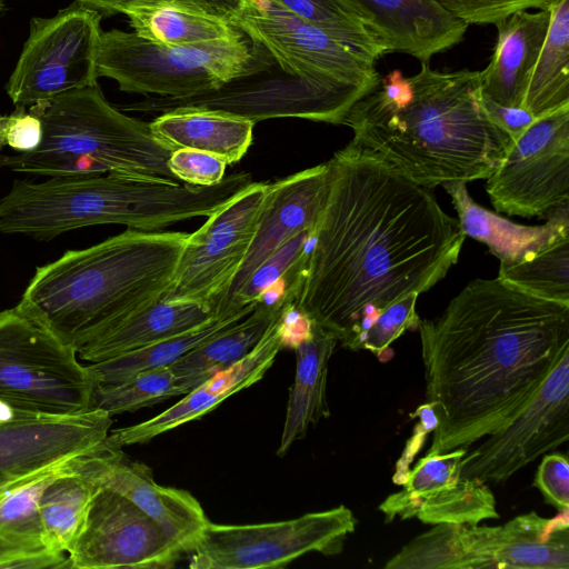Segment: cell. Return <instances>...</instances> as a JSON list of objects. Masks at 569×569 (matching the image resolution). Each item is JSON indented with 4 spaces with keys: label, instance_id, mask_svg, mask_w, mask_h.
Segmentation results:
<instances>
[{
    "label": "cell",
    "instance_id": "1",
    "mask_svg": "<svg viewBox=\"0 0 569 569\" xmlns=\"http://www.w3.org/2000/svg\"><path fill=\"white\" fill-rule=\"evenodd\" d=\"M330 187L295 308L343 348L390 305L428 291L466 236L430 189L350 141L328 160Z\"/></svg>",
    "mask_w": 569,
    "mask_h": 569
},
{
    "label": "cell",
    "instance_id": "2",
    "mask_svg": "<svg viewBox=\"0 0 569 569\" xmlns=\"http://www.w3.org/2000/svg\"><path fill=\"white\" fill-rule=\"evenodd\" d=\"M417 329L439 420L426 455L441 453L468 449L526 407L569 351V305L475 279Z\"/></svg>",
    "mask_w": 569,
    "mask_h": 569
},
{
    "label": "cell",
    "instance_id": "3",
    "mask_svg": "<svg viewBox=\"0 0 569 569\" xmlns=\"http://www.w3.org/2000/svg\"><path fill=\"white\" fill-rule=\"evenodd\" d=\"M480 80V71H439L429 62L411 77L395 70L342 124L352 129V143L423 188L487 179L512 139L485 109Z\"/></svg>",
    "mask_w": 569,
    "mask_h": 569
},
{
    "label": "cell",
    "instance_id": "4",
    "mask_svg": "<svg viewBox=\"0 0 569 569\" xmlns=\"http://www.w3.org/2000/svg\"><path fill=\"white\" fill-rule=\"evenodd\" d=\"M189 233L127 229L38 267L17 307L77 352L168 291Z\"/></svg>",
    "mask_w": 569,
    "mask_h": 569
},
{
    "label": "cell",
    "instance_id": "5",
    "mask_svg": "<svg viewBox=\"0 0 569 569\" xmlns=\"http://www.w3.org/2000/svg\"><path fill=\"white\" fill-rule=\"evenodd\" d=\"M251 182L248 172L231 173L211 187L113 172L52 177L40 183L16 180L0 200V232L47 241L96 224L157 231L209 217Z\"/></svg>",
    "mask_w": 569,
    "mask_h": 569
},
{
    "label": "cell",
    "instance_id": "6",
    "mask_svg": "<svg viewBox=\"0 0 569 569\" xmlns=\"http://www.w3.org/2000/svg\"><path fill=\"white\" fill-rule=\"evenodd\" d=\"M42 126L32 151L0 153V167L47 177L120 173L179 181L168 168L172 151L153 138L149 122L129 117L99 84L73 89L29 109Z\"/></svg>",
    "mask_w": 569,
    "mask_h": 569
},
{
    "label": "cell",
    "instance_id": "7",
    "mask_svg": "<svg viewBox=\"0 0 569 569\" xmlns=\"http://www.w3.org/2000/svg\"><path fill=\"white\" fill-rule=\"evenodd\" d=\"M272 62L271 56L244 34L174 47L112 29L100 33L96 70L98 78L114 80L121 91L176 99L211 91Z\"/></svg>",
    "mask_w": 569,
    "mask_h": 569
},
{
    "label": "cell",
    "instance_id": "8",
    "mask_svg": "<svg viewBox=\"0 0 569 569\" xmlns=\"http://www.w3.org/2000/svg\"><path fill=\"white\" fill-rule=\"evenodd\" d=\"M78 352L17 306L0 312V400L21 410L71 416L93 409L100 378Z\"/></svg>",
    "mask_w": 569,
    "mask_h": 569
},
{
    "label": "cell",
    "instance_id": "9",
    "mask_svg": "<svg viewBox=\"0 0 569 569\" xmlns=\"http://www.w3.org/2000/svg\"><path fill=\"white\" fill-rule=\"evenodd\" d=\"M366 92L307 81L286 73L274 62L232 79L217 89L182 98L147 97L121 107L124 111L160 114L174 109H204L244 118L257 123L273 118H301L342 124Z\"/></svg>",
    "mask_w": 569,
    "mask_h": 569
},
{
    "label": "cell",
    "instance_id": "10",
    "mask_svg": "<svg viewBox=\"0 0 569 569\" xmlns=\"http://www.w3.org/2000/svg\"><path fill=\"white\" fill-rule=\"evenodd\" d=\"M357 519L339 506L301 517L254 525H221L209 520L190 552L192 569L282 568L309 552L337 555Z\"/></svg>",
    "mask_w": 569,
    "mask_h": 569
},
{
    "label": "cell",
    "instance_id": "11",
    "mask_svg": "<svg viewBox=\"0 0 569 569\" xmlns=\"http://www.w3.org/2000/svg\"><path fill=\"white\" fill-rule=\"evenodd\" d=\"M229 21L261 46L286 73L366 93L380 81L375 62L274 0H241Z\"/></svg>",
    "mask_w": 569,
    "mask_h": 569
},
{
    "label": "cell",
    "instance_id": "12",
    "mask_svg": "<svg viewBox=\"0 0 569 569\" xmlns=\"http://www.w3.org/2000/svg\"><path fill=\"white\" fill-rule=\"evenodd\" d=\"M102 16L73 1L53 17H34L7 92L16 106H32L98 83L96 59Z\"/></svg>",
    "mask_w": 569,
    "mask_h": 569
},
{
    "label": "cell",
    "instance_id": "13",
    "mask_svg": "<svg viewBox=\"0 0 569 569\" xmlns=\"http://www.w3.org/2000/svg\"><path fill=\"white\" fill-rule=\"evenodd\" d=\"M269 184L252 182L188 234L163 300L231 312L224 309L226 296L251 246Z\"/></svg>",
    "mask_w": 569,
    "mask_h": 569
},
{
    "label": "cell",
    "instance_id": "14",
    "mask_svg": "<svg viewBox=\"0 0 569 569\" xmlns=\"http://www.w3.org/2000/svg\"><path fill=\"white\" fill-rule=\"evenodd\" d=\"M497 212L547 217L569 202V104L536 120L486 179Z\"/></svg>",
    "mask_w": 569,
    "mask_h": 569
},
{
    "label": "cell",
    "instance_id": "15",
    "mask_svg": "<svg viewBox=\"0 0 569 569\" xmlns=\"http://www.w3.org/2000/svg\"><path fill=\"white\" fill-rule=\"evenodd\" d=\"M111 425L101 409L56 416L0 400V502L26 482L100 449Z\"/></svg>",
    "mask_w": 569,
    "mask_h": 569
},
{
    "label": "cell",
    "instance_id": "16",
    "mask_svg": "<svg viewBox=\"0 0 569 569\" xmlns=\"http://www.w3.org/2000/svg\"><path fill=\"white\" fill-rule=\"evenodd\" d=\"M569 439V351L508 423L460 460V478L500 483Z\"/></svg>",
    "mask_w": 569,
    "mask_h": 569
},
{
    "label": "cell",
    "instance_id": "17",
    "mask_svg": "<svg viewBox=\"0 0 569 569\" xmlns=\"http://www.w3.org/2000/svg\"><path fill=\"white\" fill-rule=\"evenodd\" d=\"M182 553L152 517L120 493L100 488L68 560L69 568L77 569H167Z\"/></svg>",
    "mask_w": 569,
    "mask_h": 569
},
{
    "label": "cell",
    "instance_id": "18",
    "mask_svg": "<svg viewBox=\"0 0 569 569\" xmlns=\"http://www.w3.org/2000/svg\"><path fill=\"white\" fill-rule=\"evenodd\" d=\"M79 473L133 502L158 521L184 553L192 551L209 522L190 492L158 485L147 465L128 459L108 437L100 449L83 460Z\"/></svg>",
    "mask_w": 569,
    "mask_h": 569
},
{
    "label": "cell",
    "instance_id": "19",
    "mask_svg": "<svg viewBox=\"0 0 569 569\" xmlns=\"http://www.w3.org/2000/svg\"><path fill=\"white\" fill-rule=\"evenodd\" d=\"M330 187L329 162L305 169L269 184L254 237L226 296V303L249 276L296 234L316 232Z\"/></svg>",
    "mask_w": 569,
    "mask_h": 569
},
{
    "label": "cell",
    "instance_id": "20",
    "mask_svg": "<svg viewBox=\"0 0 569 569\" xmlns=\"http://www.w3.org/2000/svg\"><path fill=\"white\" fill-rule=\"evenodd\" d=\"M292 305L289 302L278 311L261 340L241 360L218 371L158 416L109 431L108 440L121 448L148 442L163 432L199 419L231 395L258 382L283 348V319Z\"/></svg>",
    "mask_w": 569,
    "mask_h": 569
},
{
    "label": "cell",
    "instance_id": "21",
    "mask_svg": "<svg viewBox=\"0 0 569 569\" xmlns=\"http://www.w3.org/2000/svg\"><path fill=\"white\" fill-rule=\"evenodd\" d=\"M463 536L475 569H568V512L552 519L530 511L502 526H466Z\"/></svg>",
    "mask_w": 569,
    "mask_h": 569
},
{
    "label": "cell",
    "instance_id": "22",
    "mask_svg": "<svg viewBox=\"0 0 569 569\" xmlns=\"http://www.w3.org/2000/svg\"><path fill=\"white\" fill-rule=\"evenodd\" d=\"M378 37L388 52L420 62L459 43L468 24L438 0H343Z\"/></svg>",
    "mask_w": 569,
    "mask_h": 569
},
{
    "label": "cell",
    "instance_id": "23",
    "mask_svg": "<svg viewBox=\"0 0 569 569\" xmlns=\"http://www.w3.org/2000/svg\"><path fill=\"white\" fill-rule=\"evenodd\" d=\"M442 187L451 198L465 236L485 243L500 264L528 259L558 240L569 238L568 202L553 209L545 224L522 226L475 202L466 182H449Z\"/></svg>",
    "mask_w": 569,
    "mask_h": 569
},
{
    "label": "cell",
    "instance_id": "24",
    "mask_svg": "<svg viewBox=\"0 0 569 569\" xmlns=\"http://www.w3.org/2000/svg\"><path fill=\"white\" fill-rule=\"evenodd\" d=\"M549 10L517 12L499 22L491 60L481 72V94L497 104L521 108L546 39Z\"/></svg>",
    "mask_w": 569,
    "mask_h": 569
},
{
    "label": "cell",
    "instance_id": "25",
    "mask_svg": "<svg viewBox=\"0 0 569 569\" xmlns=\"http://www.w3.org/2000/svg\"><path fill=\"white\" fill-rule=\"evenodd\" d=\"M223 313L217 306L161 298L86 345L78 355L83 361L99 362L188 332Z\"/></svg>",
    "mask_w": 569,
    "mask_h": 569
},
{
    "label": "cell",
    "instance_id": "26",
    "mask_svg": "<svg viewBox=\"0 0 569 569\" xmlns=\"http://www.w3.org/2000/svg\"><path fill=\"white\" fill-rule=\"evenodd\" d=\"M254 122L204 109H174L149 122L153 138L170 151L194 149L238 162L253 140Z\"/></svg>",
    "mask_w": 569,
    "mask_h": 569
},
{
    "label": "cell",
    "instance_id": "27",
    "mask_svg": "<svg viewBox=\"0 0 569 569\" xmlns=\"http://www.w3.org/2000/svg\"><path fill=\"white\" fill-rule=\"evenodd\" d=\"M338 339L311 321L309 332L292 348L296 352V376L290 391L278 456L305 437L309 427L330 415L327 403L328 362Z\"/></svg>",
    "mask_w": 569,
    "mask_h": 569
},
{
    "label": "cell",
    "instance_id": "28",
    "mask_svg": "<svg viewBox=\"0 0 569 569\" xmlns=\"http://www.w3.org/2000/svg\"><path fill=\"white\" fill-rule=\"evenodd\" d=\"M298 293L288 291L273 303L258 301L254 309L226 332L187 352L170 366L187 393L211 376L246 357L261 340L278 311L296 302Z\"/></svg>",
    "mask_w": 569,
    "mask_h": 569
},
{
    "label": "cell",
    "instance_id": "29",
    "mask_svg": "<svg viewBox=\"0 0 569 569\" xmlns=\"http://www.w3.org/2000/svg\"><path fill=\"white\" fill-rule=\"evenodd\" d=\"M124 14L133 32L166 46L197 47L243 36L228 19L180 2L134 7Z\"/></svg>",
    "mask_w": 569,
    "mask_h": 569
},
{
    "label": "cell",
    "instance_id": "30",
    "mask_svg": "<svg viewBox=\"0 0 569 569\" xmlns=\"http://www.w3.org/2000/svg\"><path fill=\"white\" fill-rule=\"evenodd\" d=\"M549 11L546 39L521 107L535 118L569 104V0H560Z\"/></svg>",
    "mask_w": 569,
    "mask_h": 569
},
{
    "label": "cell",
    "instance_id": "31",
    "mask_svg": "<svg viewBox=\"0 0 569 569\" xmlns=\"http://www.w3.org/2000/svg\"><path fill=\"white\" fill-rule=\"evenodd\" d=\"M256 305L257 302L247 305L188 332L90 363V366L99 376L100 385L118 383L141 371L171 366L190 350L240 322L254 309Z\"/></svg>",
    "mask_w": 569,
    "mask_h": 569
},
{
    "label": "cell",
    "instance_id": "32",
    "mask_svg": "<svg viewBox=\"0 0 569 569\" xmlns=\"http://www.w3.org/2000/svg\"><path fill=\"white\" fill-rule=\"evenodd\" d=\"M99 489L79 472L61 475L44 488L39 499V515L49 550L68 555L83 529Z\"/></svg>",
    "mask_w": 569,
    "mask_h": 569
},
{
    "label": "cell",
    "instance_id": "33",
    "mask_svg": "<svg viewBox=\"0 0 569 569\" xmlns=\"http://www.w3.org/2000/svg\"><path fill=\"white\" fill-rule=\"evenodd\" d=\"M468 449L458 448L426 455L410 469L402 489L388 496L378 507L386 522L417 516L422 503L459 479V465Z\"/></svg>",
    "mask_w": 569,
    "mask_h": 569
},
{
    "label": "cell",
    "instance_id": "34",
    "mask_svg": "<svg viewBox=\"0 0 569 569\" xmlns=\"http://www.w3.org/2000/svg\"><path fill=\"white\" fill-rule=\"evenodd\" d=\"M274 1L375 63L389 53L378 37L343 0Z\"/></svg>",
    "mask_w": 569,
    "mask_h": 569
},
{
    "label": "cell",
    "instance_id": "35",
    "mask_svg": "<svg viewBox=\"0 0 569 569\" xmlns=\"http://www.w3.org/2000/svg\"><path fill=\"white\" fill-rule=\"evenodd\" d=\"M498 277L530 295L569 305V238L528 259L500 264Z\"/></svg>",
    "mask_w": 569,
    "mask_h": 569
},
{
    "label": "cell",
    "instance_id": "36",
    "mask_svg": "<svg viewBox=\"0 0 569 569\" xmlns=\"http://www.w3.org/2000/svg\"><path fill=\"white\" fill-rule=\"evenodd\" d=\"M416 518L423 523L475 526L482 520L497 519L496 499L486 481L460 478L427 499Z\"/></svg>",
    "mask_w": 569,
    "mask_h": 569
},
{
    "label": "cell",
    "instance_id": "37",
    "mask_svg": "<svg viewBox=\"0 0 569 569\" xmlns=\"http://www.w3.org/2000/svg\"><path fill=\"white\" fill-rule=\"evenodd\" d=\"M386 569H475L463 525L439 523L390 558Z\"/></svg>",
    "mask_w": 569,
    "mask_h": 569
},
{
    "label": "cell",
    "instance_id": "38",
    "mask_svg": "<svg viewBox=\"0 0 569 569\" xmlns=\"http://www.w3.org/2000/svg\"><path fill=\"white\" fill-rule=\"evenodd\" d=\"M187 391L170 366L149 369L118 382L99 385L93 396V409L111 417L151 407Z\"/></svg>",
    "mask_w": 569,
    "mask_h": 569
},
{
    "label": "cell",
    "instance_id": "39",
    "mask_svg": "<svg viewBox=\"0 0 569 569\" xmlns=\"http://www.w3.org/2000/svg\"><path fill=\"white\" fill-rule=\"evenodd\" d=\"M315 234L316 232L305 230L288 240L249 276L239 291L226 303V310L233 311L258 302L309 254Z\"/></svg>",
    "mask_w": 569,
    "mask_h": 569
},
{
    "label": "cell",
    "instance_id": "40",
    "mask_svg": "<svg viewBox=\"0 0 569 569\" xmlns=\"http://www.w3.org/2000/svg\"><path fill=\"white\" fill-rule=\"evenodd\" d=\"M417 292H411L390 305L356 340L353 351L368 350L381 357L406 330L417 329L420 318L416 311Z\"/></svg>",
    "mask_w": 569,
    "mask_h": 569
},
{
    "label": "cell",
    "instance_id": "41",
    "mask_svg": "<svg viewBox=\"0 0 569 569\" xmlns=\"http://www.w3.org/2000/svg\"><path fill=\"white\" fill-rule=\"evenodd\" d=\"M468 26L493 23L528 9L549 10L560 0H438Z\"/></svg>",
    "mask_w": 569,
    "mask_h": 569
},
{
    "label": "cell",
    "instance_id": "42",
    "mask_svg": "<svg viewBox=\"0 0 569 569\" xmlns=\"http://www.w3.org/2000/svg\"><path fill=\"white\" fill-rule=\"evenodd\" d=\"M167 164L177 180L200 187L221 182L227 167V162L220 157L194 149L173 150Z\"/></svg>",
    "mask_w": 569,
    "mask_h": 569
},
{
    "label": "cell",
    "instance_id": "43",
    "mask_svg": "<svg viewBox=\"0 0 569 569\" xmlns=\"http://www.w3.org/2000/svg\"><path fill=\"white\" fill-rule=\"evenodd\" d=\"M545 501L558 512L569 510V461L566 455H546L533 479Z\"/></svg>",
    "mask_w": 569,
    "mask_h": 569
},
{
    "label": "cell",
    "instance_id": "44",
    "mask_svg": "<svg viewBox=\"0 0 569 569\" xmlns=\"http://www.w3.org/2000/svg\"><path fill=\"white\" fill-rule=\"evenodd\" d=\"M41 121L24 106H17L10 114L0 116V152L8 146L18 152L34 150L41 142Z\"/></svg>",
    "mask_w": 569,
    "mask_h": 569
},
{
    "label": "cell",
    "instance_id": "45",
    "mask_svg": "<svg viewBox=\"0 0 569 569\" xmlns=\"http://www.w3.org/2000/svg\"><path fill=\"white\" fill-rule=\"evenodd\" d=\"M80 4L98 11L102 17L116 13L124 14L134 7L153 4L166 1L192 6L229 20L238 9L241 0H76Z\"/></svg>",
    "mask_w": 569,
    "mask_h": 569
},
{
    "label": "cell",
    "instance_id": "46",
    "mask_svg": "<svg viewBox=\"0 0 569 569\" xmlns=\"http://www.w3.org/2000/svg\"><path fill=\"white\" fill-rule=\"evenodd\" d=\"M410 417L418 418V422L413 428L412 436L406 442L392 476L393 483L400 486L406 481L410 465L423 447L428 435L435 431L439 422L435 407L430 402L419 406L415 412L410 413Z\"/></svg>",
    "mask_w": 569,
    "mask_h": 569
},
{
    "label": "cell",
    "instance_id": "47",
    "mask_svg": "<svg viewBox=\"0 0 569 569\" xmlns=\"http://www.w3.org/2000/svg\"><path fill=\"white\" fill-rule=\"evenodd\" d=\"M482 97L485 109L491 119L501 127L513 140H516L536 118L522 108H508L495 103L490 99Z\"/></svg>",
    "mask_w": 569,
    "mask_h": 569
},
{
    "label": "cell",
    "instance_id": "48",
    "mask_svg": "<svg viewBox=\"0 0 569 569\" xmlns=\"http://www.w3.org/2000/svg\"><path fill=\"white\" fill-rule=\"evenodd\" d=\"M4 10V0H0V13Z\"/></svg>",
    "mask_w": 569,
    "mask_h": 569
}]
</instances>
